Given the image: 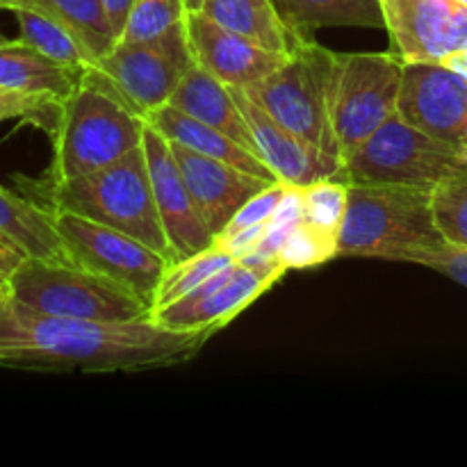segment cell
I'll return each instance as SVG.
<instances>
[{"instance_id": "83f0119b", "label": "cell", "mask_w": 467, "mask_h": 467, "mask_svg": "<svg viewBox=\"0 0 467 467\" xmlns=\"http://www.w3.org/2000/svg\"><path fill=\"white\" fill-rule=\"evenodd\" d=\"M433 217L450 244L467 246V171L447 178L431 192Z\"/></svg>"}, {"instance_id": "9a60e30c", "label": "cell", "mask_w": 467, "mask_h": 467, "mask_svg": "<svg viewBox=\"0 0 467 467\" xmlns=\"http://www.w3.org/2000/svg\"><path fill=\"white\" fill-rule=\"evenodd\" d=\"M233 99L240 105L249 130L254 135L255 150L274 171L276 181L292 187H308L319 181H331L342 171V162L336 155L308 144L287 130L276 121L272 114L265 112L258 103L249 96L244 87H231Z\"/></svg>"}, {"instance_id": "277c9868", "label": "cell", "mask_w": 467, "mask_h": 467, "mask_svg": "<svg viewBox=\"0 0 467 467\" xmlns=\"http://www.w3.org/2000/svg\"><path fill=\"white\" fill-rule=\"evenodd\" d=\"M431 192L401 185L354 182L340 231L337 258H381L406 263L410 254L445 244Z\"/></svg>"}, {"instance_id": "d6a6232c", "label": "cell", "mask_w": 467, "mask_h": 467, "mask_svg": "<svg viewBox=\"0 0 467 467\" xmlns=\"http://www.w3.org/2000/svg\"><path fill=\"white\" fill-rule=\"evenodd\" d=\"M285 190L287 185L281 181L265 187L263 192H258L254 199H249L244 205H242L240 213L233 217V222L228 223V228L223 233H233V231H240V228H249V226H255V223L269 222V219L274 217V213H276ZM219 235H222V233H219Z\"/></svg>"}, {"instance_id": "d590c367", "label": "cell", "mask_w": 467, "mask_h": 467, "mask_svg": "<svg viewBox=\"0 0 467 467\" xmlns=\"http://www.w3.org/2000/svg\"><path fill=\"white\" fill-rule=\"evenodd\" d=\"M100 5H103L105 16H108L117 39H121L128 18H130L132 7H135V0H100Z\"/></svg>"}, {"instance_id": "603a6c76", "label": "cell", "mask_w": 467, "mask_h": 467, "mask_svg": "<svg viewBox=\"0 0 467 467\" xmlns=\"http://www.w3.org/2000/svg\"><path fill=\"white\" fill-rule=\"evenodd\" d=\"M199 12L274 53L290 55L304 44L283 23L272 0H203Z\"/></svg>"}, {"instance_id": "ac0fdd59", "label": "cell", "mask_w": 467, "mask_h": 467, "mask_svg": "<svg viewBox=\"0 0 467 467\" xmlns=\"http://www.w3.org/2000/svg\"><path fill=\"white\" fill-rule=\"evenodd\" d=\"M169 105H173L181 112L190 114V117L199 119V121L208 123V126L217 128L223 135H228L237 144H242L244 149L254 150L258 155L254 135L249 130V123H246L244 114H242L240 105L233 99L231 87L223 85L214 76H210L199 64H194L185 73L178 89L169 99Z\"/></svg>"}, {"instance_id": "ab89813d", "label": "cell", "mask_w": 467, "mask_h": 467, "mask_svg": "<svg viewBox=\"0 0 467 467\" xmlns=\"http://www.w3.org/2000/svg\"><path fill=\"white\" fill-rule=\"evenodd\" d=\"M187 5V12H194V9H199L201 5H203V0H185Z\"/></svg>"}, {"instance_id": "4dcf8cb0", "label": "cell", "mask_w": 467, "mask_h": 467, "mask_svg": "<svg viewBox=\"0 0 467 467\" xmlns=\"http://www.w3.org/2000/svg\"><path fill=\"white\" fill-rule=\"evenodd\" d=\"M59 109H62V100L53 99V96L26 94V91L0 87V123L23 119L50 135L57 126Z\"/></svg>"}, {"instance_id": "f1b7e54d", "label": "cell", "mask_w": 467, "mask_h": 467, "mask_svg": "<svg viewBox=\"0 0 467 467\" xmlns=\"http://www.w3.org/2000/svg\"><path fill=\"white\" fill-rule=\"evenodd\" d=\"M349 205V185L345 181H319L304 187V219L340 235Z\"/></svg>"}, {"instance_id": "7c38bea8", "label": "cell", "mask_w": 467, "mask_h": 467, "mask_svg": "<svg viewBox=\"0 0 467 467\" xmlns=\"http://www.w3.org/2000/svg\"><path fill=\"white\" fill-rule=\"evenodd\" d=\"M392 50L410 62L441 64L467 50V3L463 0H381Z\"/></svg>"}, {"instance_id": "8fae6325", "label": "cell", "mask_w": 467, "mask_h": 467, "mask_svg": "<svg viewBox=\"0 0 467 467\" xmlns=\"http://www.w3.org/2000/svg\"><path fill=\"white\" fill-rule=\"evenodd\" d=\"M285 274L287 269L278 258H242L182 299L153 310L150 319L171 331L217 333L272 290Z\"/></svg>"}, {"instance_id": "4fadbf2b", "label": "cell", "mask_w": 467, "mask_h": 467, "mask_svg": "<svg viewBox=\"0 0 467 467\" xmlns=\"http://www.w3.org/2000/svg\"><path fill=\"white\" fill-rule=\"evenodd\" d=\"M400 117L467 155V80L451 68L404 62Z\"/></svg>"}, {"instance_id": "5bb4252c", "label": "cell", "mask_w": 467, "mask_h": 467, "mask_svg": "<svg viewBox=\"0 0 467 467\" xmlns=\"http://www.w3.org/2000/svg\"><path fill=\"white\" fill-rule=\"evenodd\" d=\"M141 146L149 162L155 208H158L169 246H171L173 263L203 254L214 244V235L208 231L196 210L190 187L173 158L171 144L162 132L146 123Z\"/></svg>"}, {"instance_id": "8d00e7d4", "label": "cell", "mask_w": 467, "mask_h": 467, "mask_svg": "<svg viewBox=\"0 0 467 467\" xmlns=\"http://www.w3.org/2000/svg\"><path fill=\"white\" fill-rule=\"evenodd\" d=\"M23 258H26V255H23L21 251H16L14 246L5 244V242L0 240V283H7L9 278H12V274L16 272L18 265L23 263Z\"/></svg>"}, {"instance_id": "6da1fadb", "label": "cell", "mask_w": 467, "mask_h": 467, "mask_svg": "<svg viewBox=\"0 0 467 467\" xmlns=\"http://www.w3.org/2000/svg\"><path fill=\"white\" fill-rule=\"evenodd\" d=\"M210 331H171L150 317L130 322L41 315L14 301V336L0 349L3 368L135 372L190 360Z\"/></svg>"}, {"instance_id": "7a4b0ae2", "label": "cell", "mask_w": 467, "mask_h": 467, "mask_svg": "<svg viewBox=\"0 0 467 467\" xmlns=\"http://www.w3.org/2000/svg\"><path fill=\"white\" fill-rule=\"evenodd\" d=\"M16 182L21 194L39 203L41 208L64 210L112 226L173 260L171 246L155 208L144 146H137L135 150L99 171L71 181L55 182L44 176L32 181L18 176Z\"/></svg>"}, {"instance_id": "ffe728a7", "label": "cell", "mask_w": 467, "mask_h": 467, "mask_svg": "<svg viewBox=\"0 0 467 467\" xmlns=\"http://www.w3.org/2000/svg\"><path fill=\"white\" fill-rule=\"evenodd\" d=\"M85 71L46 57L21 36L0 44V87L7 89L67 100L80 85Z\"/></svg>"}, {"instance_id": "4316f807", "label": "cell", "mask_w": 467, "mask_h": 467, "mask_svg": "<svg viewBox=\"0 0 467 467\" xmlns=\"http://www.w3.org/2000/svg\"><path fill=\"white\" fill-rule=\"evenodd\" d=\"M337 246H340L337 233L315 226L304 219L292 228L276 258L281 260L287 272L290 269H313L337 258Z\"/></svg>"}, {"instance_id": "7402d4cb", "label": "cell", "mask_w": 467, "mask_h": 467, "mask_svg": "<svg viewBox=\"0 0 467 467\" xmlns=\"http://www.w3.org/2000/svg\"><path fill=\"white\" fill-rule=\"evenodd\" d=\"M278 16L299 39H315L319 27L386 30L381 0H272Z\"/></svg>"}, {"instance_id": "44dd1931", "label": "cell", "mask_w": 467, "mask_h": 467, "mask_svg": "<svg viewBox=\"0 0 467 467\" xmlns=\"http://www.w3.org/2000/svg\"><path fill=\"white\" fill-rule=\"evenodd\" d=\"M0 240L21 251L26 258L68 260L53 214L26 194L0 185Z\"/></svg>"}, {"instance_id": "9c48e42d", "label": "cell", "mask_w": 467, "mask_h": 467, "mask_svg": "<svg viewBox=\"0 0 467 467\" xmlns=\"http://www.w3.org/2000/svg\"><path fill=\"white\" fill-rule=\"evenodd\" d=\"M185 21L144 41H119L94 67L141 119L169 103L194 67Z\"/></svg>"}, {"instance_id": "52a82bcc", "label": "cell", "mask_w": 467, "mask_h": 467, "mask_svg": "<svg viewBox=\"0 0 467 467\" xmlns=\"http://www.w3.org/2000/svg\"><path fill=\"white\" fill-rule=\"evenodd\" d=\"M463 171H467L463 150L410 126L397 112L342 164L337 181L433 192L447 178Z\"/></svg>"}, {"instance_id": "484cf974", "label": "cell", "mask_w": 467, "mask_h": 467, "mask_svg": "<svg viewBox=\"0 0 467 467\" xmlns=\"http://www.w3.org/2000/svg\"><path fill=\"white\" fill-rule=\"evenodd\" d=\"M233 263H237L235 255H231L223 249H217L214 244L210 246V249H205L203 254H196L192 255V258L173 263L171 267L167 269V274L162 276V281H160L150 313L173 304V301L182 299V296L190 295L192 290L203 285V283L208 281V278H213L214 274L231 267Z\"/></svg>"}, {"instance_id": "ba28073f", "label": "cell", "mask_w": 467, "mask_h": 467, "mask_svg": "<svg viewBox=\"0 0 467 467\" xmlns=\"http://www.w3.org/2000/svg\"><path fill=\"white\" fill-rule=\"evenodd\" d=\"M404 59L390 53H336L331 123L345 164L400 108Z\"/></svg>"}, {"instance_id": "f35d334b", "label": "cell", "mask_w": 467, "mask_h": 467, "mask_svg": "<svg viewBox=\"0 0 467 467\" xmlns=\"http://www.w3.org/2000/svg\"><path fill=\"white\" fill-rule=\"evenodd\" d=\"M32 0H0V9H7V12H16L21 7H30Z\"/></svg>"}, {"instance_id": "836d02e7", "label": "cell", "mask_w": 467, "mask_h": 467, "mask_svg": "<svg viewBox=\"0 0 467 467\" xmlns=\"http://www.w3.org/2000/svg\"><path fill=\"white\" fill-rule=\"evenodd\" d=\"M269 223H272V219L263 223H255V226L240 228V231L222 233V235L214 237V246H217V249L228 251V254L235 255L237 260L246 258V255L254 254L255 246L263 242L265 233L269 231Z\"/></svg>"}, {"instance_id": "1f68e13d", "label": "cell", "mask_w": 467, "mask_h": 467, "mask_svg": "<svg viewBox=\"0 0 467 467\" xmlns=\"http://www.w3.org/2000/svg\"><path fill=\"white\" fill-rule=\"evenodd\" d=\"M406 263L422 265V267L433 269V272L445 274L447 278L467 287V246L445 242V244L433 246V249L415 251L406 258Z\"/></svg>"}, {"instance_id": "e0dca14e", "label": "cell", "mask_w": 467, "mask_h": 467, "mask_svg": "<svg viewBox=\"0 0 467 467\" xmlns=\"http://www.w3.org/2000/svg\"><path fill=\"white\" fill-rule=\"evenodd\" d=\"M169 144H171L173 158L181 167L182 178L190 187L196 210L214 237L226 231L228 223L233 222V217L240 213L246 201L276 182L265 181V178L254 176V173L222 162V160L196 153L178 141L169 140Z\"/></svg>"}, {"instance_id": "b9f144b4", "label": "cell", "mask_w": 467, "mask_h": 467, "mask_svg": "<svg viewBox=\"0 0 467 467\" xmlns=\"http://www.w3.org/2000/svg\"><path fill=\"white\" fill-rule=\"evenodd\" d=\"M463 3H467V0H463Z\"/></svg>"}, {"instance_id": "d4e9b609", "label": "cell", "mask_w": 467, "mask_h": 467, "mask_svg": "<svg viewBox=\"0 0 467 467\" xmlns=\"http://www.w3.org/2000/svg\"><path fill=\"white\" fill-rule=\"evenodd\" d=\"M30 7L67 26L82 41L94 62H100L117 46L119 39L100 0H32Z\"/></svg>"}, {"instance_id": "60d3db41", "label": "cell", "mask_w": 467, "mask_h": 467, "mask_svg": "<svg viewBox=\"0 0 467 467\" xmlns=\"http://www.w3.org/2000/svg\"><path fill=\"white\" fill-rule=\"evenodd\" d=\"M7 41H9V39H7V36H5V35H3V32H0V44H7Z\"/></svg>"}, {"instance_id": "d6986e66", "label": "cell", "mask_w": 467, "mask_h": 467, "mask_svg": "<svg viewBox=\"0 0 467 467\" xmlns=\"http://www.w3.org/2000/svg\"><path fill=\"white\" fill-rule=\"evenodd\" d=\"M144 121L149 123V126H153L158 132H162L167 140L178 141V144L187 146V149L196 150V153L222 160V162L233 164V167L237 169H244V171L254 173V176L258 178H265V181H276L272 169H269L254 150L244 149V146L237 144L235 140L223 135L222 130L199 121V119L190 117V114L181 112V109H176L173 105H162V108H158L155 112H150Z\"/></svg>"}, {"instance_id": "2e32d148", "label": "cell", "mask_w": 467, "mask_h": 467, "mask_svg": "<svg viewBox=\"0 0 467 467\" xmlns=\"http://www.w3.org/2000/svg\"><path fill=\"white\" fill-rule=\"evenodd\" d=\"M194 62L228 87H251L276 71L287 55L263 48L255 41L219 26L194 9L185 16Z\"/></svg>"}, {"instance_id": "74e56055", "label": "cell", "mask_w": 467, "mask_h": 467, "mask_svg": "<svg viewBox=\"0 0 467 467\" xmlns=\"http://www.w3.org/2000/svg\"><path fill=\"white\" fill-rule=\"evenodd\" d=\"M441 67L451 68V71L459 73V76H463L467 80V50H459V53L447 55V57L441 62Z\"/></svg>"}, {"instance_id": "f546056e", "label": "cell", "mask_w": 467, "mask_h": 467, "mask_svg": "<svg viewBox=\"0 0 467 467\" xmlns=\"http://www.w3.org/2000/svg\"><path fill=\"white\" fill-rule=\"evenodd\" d=\"M185 0H135L130 18L119 41H144L185 21ZM117 41V44H119Z\"/></svg>"}, {"instance_id": "30bf717a", "label": "cell", "mask_w": 467, "mask_h": 467, "mask_svg": "<svg viewBox=\"0 0 467 467\" xmlns=\"http://www.w3.org/2000/svg\"><path fill=\"white\" fill-rule=\"evenodd\" d=\"M48 213L53 214V223L71 263L123 283L153 306L160 281L173 265L171 258L105 223L64 210Z\"/></svg>"}, {"instance_id": "e575fe53", "label": "cell", "mask_w": 467, "mask_h": 467, "mask_svg": "<svg viewBox=\"0 0 467 467\" xmlns=\"http://www.w3.org/2000/svg\"><path fill=\"white\" fill-rule=\"evenodd\" d=\"M14 336V296L7 283H0V349L9 345Z\"/></svg>"}, {"instance_id": "cb8c5ba5", "label": "cell", "mask_w": 467, "mask_h": 467, "mask_svg": "<svg viewBox=\"0 0 467 467\" xmlns=\"http://www.w3.org/2000/svg\"><path fill=\"white\" fill-rule=\"evenodd\" d=\"M16 16L18 30H21V39L44 53L46 57L55 59V62L64 64L71 68H85L94 67V57L87 53L82 41L68 30L67 26L57 21V18L48 16V14L39 12L35 7H21L12 12Z\"/></svg>"}, {"instance_id": "8992f818", "label": "cell", "mask_w": 467, "mask_h": 467, "mask_svg": "<svg viewBox=\"0 0 467 467\" xmlns=\"http://www.w3.org/2000/svg\"><path fill=\"white\" fill-rule=\"evenodd\" d=\"M333 62V50L304 41L276 71L244 89L281 126L340 160L331 123Z\"/></svg>"}, {"instance_id": "3957f363", "label": "cell", "mask_w": 467, "mask_h": 467, "mask_svg": "<svg viewBox=\"0 0 467 467\" xmlns=\"http://www.w3.org/2000/svg\"><path fill=\"white\" fill-rule=\"evenodd\" d=\"M144 126L99 68L89 67L76 91L62 100L57 126L50 132L53 160L44 178L71 181L117 162L141 146Z\"/></svg>"}, {"instance_id": "5b68a950", "label": "cell", "mask_w": 467, "mask_h": 467, "mask_svg": "<svg viewBox=\"0 0 467 467\" xmlns=\"http://www.w3.org/2000/svg\"><path fill=\"white\" fill-rule=\"evenodd\" d=\"M14 301L41 315L130 322L150 317V301L71 260L23 258L7 281Z\"/></svg>"}]
</instances>
